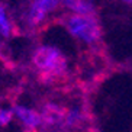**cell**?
Segmentation results:
<instances>
[{
  "label": "cell",
  "instance_id": "4",
  "mask_svg": "<svg viewBox=\"0 0 132 132\" xmlns=\"http://www.w3.org/2000/svg\"><path fill=\"white\" fill-rule=\"evenodd\" d=\"M67 112L62 109V106L57 103H48L44 106V110L41 113L42 125L50 126V128H62L65 122Z\"/></svg>",
  "mask_w": 132,
  "mask_h": 132
},
{
  "label": "cell",
  "instance_id": "6",
  "mask_svg": "<svg viewBox=\"0 0 132 132\" xmlns=\"http://www.w3.org/2000/svg\"><path fill=\"white\" fill-rule=\"evenodd\" d=\"M62 6L68 7L73 12V15L80 16H94V6L92 2H81V0H74V2H61Z\"/></svg>",
  "mask_w": 132,
  "mask_h": 132
},
{
  "label": "cell",
  "instance_id": "1",
  "mask_svg": "<svg viewBox=\"0 0 132 132\" xmlns=\"http://www.w3.org/2000/svg\"><path fill=\"white\" fill-rule=\"evenodd\" d=\"M32 62L39 73V78L45 83L60 80L67 74L65 57L52 45H39L32 55Z\"/></svg>",
  "mask_w": 132,
  "mask_h": 132
},
{
  "label": "cell",
  "instance_id": "8",
  "mask_svg": "<svg viewBox=\"0 0 132 132\" xmlns=\"http://www.w3.org/2000/svg\"><path fill=\"white\" fill-rule=\"evenodd\" d=\"M13 119L12 109H4L0 108V126H7Z\"/></svg>",
  "mask_w": 132,
  "mask_h": 132
},
{
  "label": "cell",
  "instance_id": "3",
  "mask_svg": "<svg viewBox=\"0 0 132 132\" xmlns=\"http://www.w3.org/2000/svg\"><path fill=\"white\" fill-rule=\"evenodd\" d=\"M61 4V2L57 0H35L31 2L29 9L26 13V22L31 26H38L47 19V15L52 10H55V7Z\"/></svg>",
  "mask_w": 132,
  "mask_h": 132
},
{
  "label": "cell",
  "instance_id": "2",
  "mask_svg": "<svg viewBox=\"0 0 132 132\" xmlns=\"http://www.w3.org/2000/svg\"><path fill=\"white\" fill-rule=\"evenodd\" d=\"M64 25L73 36L87 44H94L100 39V26L94 16L67 15L64 16Z\"/></svg>",
  "mask_w": 132,
  "mask_h": 132
},
{
  "label": "cell",
  "instance_id": "7",
  "mask_svg": "<svg viewBox=\"0 0 132 132\" xmlns=\"http://www.w3.org/2000/svg\"><path fill=\"white\" fill-rule=\"evenodd\" d=\"M13 32V25L10 18L7 16L6 7L3 4H0V35L3 38H9Z\"/></svg>",
  "mask_w": 132,
  "mask_h": 132
},
{
  "label": "cell",
  "instance_id": "5",
  "mask_svg": "<svg viewBox=\"0 0 132 132\" xmlns=\"http://www.w3.org/2000/svg\"><path fill=\"white\" fill-rule=\"evenodd\" d=\"M12 112H13V116L18 118L23 123L25 128H28L29 131H34V129L39 128L42 125L41 113H38L34 109H29L22 105H15L12 108Z\"/></svg>",
  "mask_w": 132,
  "mask_h": 132
}]
</instances>
